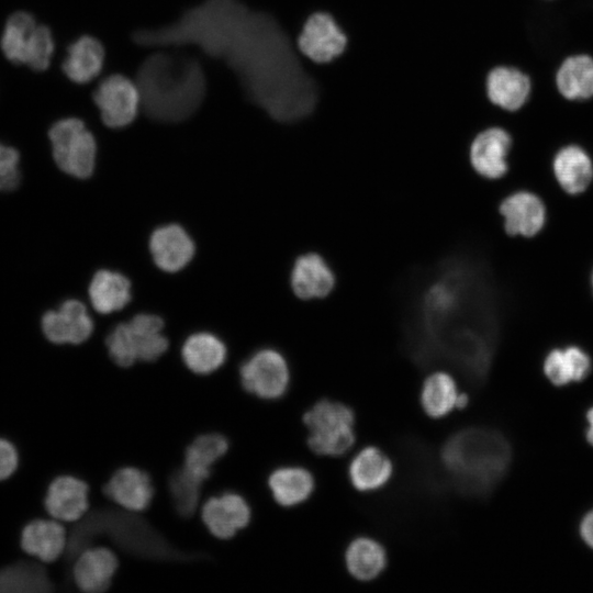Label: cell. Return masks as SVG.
<instances>
[{
	"instance_id": "25",
	"label": "cell",
	"mask_w": 593,
	"mask_h": 593,
	"mask_svg": "<svg viewBox=\"0 0 593 593\" xmlns=\"http://www.w3.org/2000/svg\"><path fill=\"white\" fill-rule=\"evenodd\" d=\"M392 472V461L374 446L362 448L348 466L349 481L360 492L381 489L389 482Z\"/></svg>"
},
{
	"instance_id": "18",
	"label": "cell",
	"mask_w": 593,
	"mask_h": 593,
	"mask_svg": "<svg viewBox=\"0 0 593 593\" xmlns=\"http://www.w3.org/2000/svg\"><path fill=\"white\" fill-rule=\"evenodd\" d=\"M202 519L209 532L217 538H232L250 521V508L243 496L224 493L210 497L202 507Z\"/></svg>"
},
{
	"instance_id": "17",
	"label": "cell",
	"mask_w": 593,
	"mask_h": 593,
	"mask_svg": "<svg viewBox=\"0 0 593 593\" xmlns=\"http://www.w3.org/2000/svg\"><path fill=\"white\" fill-rule=\"evenodd\" d=\"M542 372L557 387L580 382L593 369L591 354L579 344H566L550 348L542 358Z\"/></svg>"
},
{
	"instance_id": "1",
	"label": "cell",
	"mask_w": 593,
	"mask_h": 593,
	"mask_svg": "<svg viewBox=\"0 0 593 593\" xmlns=\"http://www.w3.org/2000/svg\"><path fill=\"white\" fill-rule=\"evenodd\" d=\"M490 250L459 247L403 284L404 353L418 368L446 367L473 388L485 382L512 312Z\"/></svg>"
},
{
	"instance_id": "39",
	"label": "cell",
	"mask_w": 593,
	"mask_h": 593,
	"mask_svg": "<svg viewBox=\"0 0 593 593\" xmlns=\"http://www.w3.org/2000/svg\"><path fill=\"white\" fill-rule=\"evenodd\" d=\"M580 535L584 542L593 549V508L583 516L580 523Z\"/></svg>"
},
{
	"instance_id": "10",
	"label": "cell",
	"mask_w": 593,
	"mask_h": 593,
	"mask_svg": "<svg viewBox=\"0 0 593 593\" xmlns=\"http://www.w3.org/2000/svg\"><path fill=\"white\" fill-rule=\"evenodd\" d=\"M347 43V35L337 21L323 11L312 13L296 37L299 52L315 64L333 61L345 52Z\"/></svg>"
},
{
	"instance_id": "35",
	"label": "cell",
	"mask_w": 593,
	"mask_h": 593,
	"mask_svg": "<svg viewBox=\"0 0 593 593\" xmlns=\"http://www.w3.org/2000/svg\"><path fill=\"white\" fill-rule=\"evenodd\" d=\"M203 482L183 467L172 473L169 489L174 505L180 515L189 517L195 512Z\"/></svg>"
},
{
	"instance_id": "21",
	"label": "cell",
	"mask_w": 593,
	"mask_h": 593,
	"mask_svg": "<svg viewBox=\"0 0 593 593\" xmlns=\"http://www.w3.org/2000/svg\"><path fill=\"white\" fill-rule=\"evenodd\" d=\"M55 590V582L46 563L21 557L0 568V593H46Z\"/></svg>"
},
{
	"instance_id": "6",
	"label": "cell",
	"mask_w": 593,
	"mask_h": 593,
	"mask_svg": "<svg viewBox=\"0 0 593 593\" xmlns=\"http://www.w3.org/2000/svg\"><path fill=\"white\" fill-rule=\"evenodd\" d=\"M355 413L353 409L337 401H317L303 415L309 429L307 446L318 455L340 457L349 451L355 441Z\"/></svg>"
},
{
	"instance_id": "19",
	"label": "cell",
	"mask_w": 593,
	"mask_h": 593,
	"mask_svg": "<svg viewBox=\"0 0 593 593\" xmlns=\"http://www.w3.org/2000/svg\"><path fill=\"white\" fill-rule=\"evenodd\" d=\"M118 566V558L111 550L101 547L86 548L74 560V583L82 592H103L110 586Z\"/></svg>"
},
{
	"instance_id": "41",
	"label": "cell",
	"mask_w": 593,
	"mask_h": 593,
	"mask_svg": "<svg viewBox=\"0 0 593 593\" xmlns=\"http://www.w3.org/2000/svg\"><path fill=\"white\" fill-rule=\"evenodd\" d=\"M468 403H469L468 395L466 393L459 394L458 400H457V409H463L468 405Z\"/></svg>"
},
{
	"instance_id": "32",
	"label": "cell",
	"mask_w": 593,
	"mask_h": 593,
	"mask_svg": "<svg viewBox=\"0 0 593 593\" xmlns=\"http://www.w3.org/2000/svg\"><path fill=\"white\" fill-rule=\"evenodd\" d=\"M556 81L559 92L567 99L593 97V58L586 55L567 58L557 72Z\"/></svg>"
},
{
	"instance_id": "40",
	"label": "cell",
	"mask_w": 593,
	"mask_h": 593,
	"mask_svg": "<svg viewBox=\"0 0 593 593\" xmlns=\"http://www.w3.org/2000/svg\"><path fill=\"white\" fill-rule=\"evenodd\" d=\"M588 428H586V439L593 446V406L586 413Z\"/></svg>"
},
{
	"instance_id": "12",
	"label": "cell",
	"mask_w": 593,
	"mask_h": 593,
	"mask_svg": "<svg viewBox=\"0 0 593 593\" xmlns=\"http://www.w3.org/2000/svg\"><path fill=\"white\" fill-rule=\"evenodd\" d=\"M497 211L505 233L512 237H535L547 223L545 201L528 189H517L504 195L499 202Z\"/></svg>"
},
{
	"instance_id": "7",
	"label": "cell",
	"mask_w": 593,
	"mask_h": 593,
	"mask_svg": "<svg viewBox=\"0 0 593 593\" xmlns=\"http://www.w3.org/2000/svg\"><path fill=\"white\" fill-rule=\"evenodd\" d=\"M54 161L60 170L76 177L88 178L93 172L97 144L90 131L78 118H64L48 130Z\"/></svg>"
},
{
	"instance_id": "26",
	"label": "cell",
	"mask_w": 593,
	"mask_h": 593,
	"mask_svg": "<svg viewBox=\"0 0 593 593\" xmlns=\"http://www.w3.org/2000/svg\"><path fill=\"white\" fill-rule=\"evenodd\" d=\"M104 48L94 37L83 35L67 46L61 63L64 75L75 83H88L102 70Z\"/></svg>"
},
{
	"instance_id": "34",
	"label": "cell",
	"mask_w": 593,
	"mask_h": 593,
	"mask_svg": "<svg viewBox=\"0 0 593 593\" xmlns=\"http://www.w3.org/2000/svg\"><path fill=\"white\" fill-rule=\"evenodd\" d=\"M228 443L220 434L201 435L187 448L183 466L202 480H206L212 466L227 451Z\"/></svg>"
},
{
	"instance_id": "22",
	"label": "cell",
	"mask_w": 593,
	"mask_h": 593,
	"mask_svg": "<svg viewBox=\"0 0 593 593\" xmlns=\"http://www.w3.org/2000/svg\"><path fill=\"white\" fill-rule=\"evenodd\" d=\"M149 249L158 268L176 272L193 257L194 244L181 226L170 224L153 232Z\"/></svg>"
},
{
	"instance_id": "36",
	"label": "cell",
	"mask_w": 593,
	"mask_h": 593,
	"mask_svg": "<svg viewBox=\"0 0 593 593\" xmlns=\"http://www.w3.org/2000/svg\"><path fill=\"white\" fill-rule=\"evenodd\" d=\"M105 343L111 359L118 366L130 367L137 360L126 323L119 324L107 337Z\"/></svg>"
},
{
	"instance_id": "8",
	"label": "cell",
	"mask_w": 593,
	"mask_h": 593,
	"mask_svg": "<svg viewBox=\"0 0 593 593\" xmlns=\"http://www.w3.org/2000/svg\"><path fill=\"white\" fill-rule=\"evenodd\" d=\"M244 389L264 400L282 398L289 387L290 373L286 359L275 349L254 354L240 367Z\"/></svg>"
},
{
	"instance_id": "2",
	"label": "cell",
	"mask_w": 593,
	"mask_h": 593,
	"mask_svg": "<svg viewBox=\"0 0 593 593\" xmlns=\"http://www.w3.org/2000/svg\"><path fill=\"white\" fill-rule=\"evenodd\" d=\"M145 47L195 45L223 60L237 76L248 101L280 124L312 113L317 97L312 61L296 47V37L268 11L239 0H204L175 22L132 34Z\"/></svg>"
},
{
	"instance_id": "37",
	"label": "cell",
	"mask_w": 593,
	"mask_h": 593,
	"mask_svg": "<svg viewBox=\"0 0 593 593\" xmlns=\"http://www.w3.org/2000/svg\"><path fill=\"white\" fill-rule=\"evenodd\" d=\"M20 153L12 146L0 143V191L15 189L21 180Z\"/></svg>"
},
{
	"instance_id": "23",
	"label": "cell",
	"mask_w": 593,
	"mask_h": 593,
	"mask_svg": "<svg viewBox=\"0 0 593 593\" xmlns=\"http://www.w3.org/2000/svg\"><path fill=\"white\" fill-rule=\"evenodd\" d=\"M104 494L125 510L144 511L152 502L154 488L148 474L136 468L118 470L103 486Z\"/></svg>"
},
{
	"instance_id": "27",
	"label": "cell",
	"mask_w": 593,
	"mask_h": 593,
	"mask_svg": "<svg viewBox=\"0 0 593 593\" xmlns=\"http://www.w3.org/2000/svg\"><path fill=\"white\" fill-rule=\"evenodd\" d=\"M275 501L284 507H292L306 501L314 491L313 474L302 467L276 469L268 479Z\"/></svg>"
},
{
	"instance_id": "3",
	"label": "cell",
	"mask_w": 593,
	"mask_h": 593,
	"mask_svg": "<svg viewBox=\"0 0 593 593\" xmlns=\"http://www.w3.org/2000/svg\"><path fill=\"white\" fill-rule=\"evenodd\" d=\"M135 83L141 96V109L158 122L189 119L206 92V79L200 63L190 56L168 52L149 55L139 65Z\"/></svg>"
},
{
	"instance_id": "31",
	"label": "cell",
	"mask_w": 593,
	"mask_h": 593,
	"mask_svg": "<svg viewBox=\"0 0 593 593\" xmlns=\"http://www.w3.org/2000/svg\"><path fill=\"white\" fill-rule=\"evenodd\" d=\"M186 366L199 374H208L221 367L226 357L223 342L210 333H197L187 338L182 346Z\"/></svg>"
},
{
	"instance_id": "11",
	"label": "cell",
	"mask_w": 593,
	"mask_h": 593,
	"mask_svg": "<svg viewBox=\"0 0 593 593\" xmlns=\"http://www.w3.org/2000/svg\"><path fill=\"white\" fill-rule=\"evenodd\" d=\"M103 123L112 128L128 125L141 108V96L135 82L123 75L105 77L92 93Z\"/></svg>"
},
{
	"instance_id": "5",
	"label": "cell",
	"mask_w": 593,
	"mask_h": 593,
	"mask_svg": "<svg viewBox=\"0 0 593 593\" xmlns=\"http://www.w3.org/2000/svg\"><path fill=\"white\" fill-rule=\"evenodd\" d=\"M0 52L15 66L35 72L49 68L55 52V40L48 25L37 22L26 10H16L5 20L0 33Z\"/></svg>"
},
{
	"instance_id": "16",
	"label": "cell",
	"mask_w": 593,
	"mask_h": 593,
	"mask_svg": "<svg viewBox=\"0 0 593 593\" xmlns=\"http://www.w3.org/2000/svg\"><path fill=\"white\" fill-rule=\"evenodd\" d=\"M551 169L559 187L570 195L583 193L593 181V157L580 144L560 146L552 156Z\"/></svg>"
},
{
	"instance_id": "15",
	"label": "cell",
	"mask_w": 593,
	"mask_h": 593,
	"mask_svg": "<svg viewBox=\"0 0 593 593\" xmlns=\"http://www.w3.org/2000/svg\"><path fill=\"white\" fill-rule=\"evenodd\" d=\"M42 331L53 344H81L92 334L93 323L80 301L67 300L59 310L43 315Z\"/></svg>"
},
{
	"instance_id": "13",
	"label": "cell",
	"mask_w": 593,
	"mask_h": 593,
	"mask_svg": "<svg viewBox=\"0 0 593 593\" xmlns=\"http://www.w3.org/2000/svg\"><path fill=\"white\" fill-rule=\"evenodd\" d=\"M44 508L48 517L64 523L81 519L89 508L88 484L66 473L53 478L46 489Z\"/></svg>"
},
{
	"instance_id": "28",
	"label": "cell",
	"mask_w": 593,
	"mask_h": 593,
	"mask_svg": "<svg viewBox=\"0 0 593 593\" xmlns=\"http://www.w3.org/2000/svg\"><path fill=\"white\" fill-rule=\"evenodd\" d=\"M89 298L94 310L101 314L119 311L131 300V283L119 272L99 270L90 282Z\"/></svg>"
},
{
	"instance_id": "14",
	"label": "cell",
	"mask_w": 593,
	"mask_h": 593,
	"mask_svg": "<svg viewBox=\"0 0 593 593\" xmlns=\"http://www.w3.org/2000/svg\"><path fill=\"white\" fill-rule=\"evenodd\" d=\"M67 539L68 532L60 521L36 517L23 526L20 546L25 555L49 564L64 556Z\"/></svg>"
},
{
	"instance_id": "33",
	"label": "cell",
	"mask_w": 593,
	"mask_h": 593,
	"mask_svg": "<svg viewBox=\"0 0 593 593\" xmlns=\"http://www.w3.org/2000/svg\"><path fill=\"white\" fill-rule=\"evenodd\" d=\"M458 396L454 378L444 371L434 372L423 383L421 405L427 416L441 418L457 409Z\"/></svg>"
},
{
	"instance_id": "42",
	"label": "cell",
	"mask_w": 593,
	"mask_h": 593,
	"mask_svg": "<svg viewBox=\"0 0 593 593\" xmlns=\"http://www.w3.org/2000/svg\"><path fill=\"white\" fill-rule=\"evenodd\" d=\"M590 283H591V289H592V293H593V269H592L591 276H590Z\"/></svg>"
},
{
	"instance_id": "38",
	"label": "cell",
	"mask_w": 593,
	"mask_h": 593,
	"mask_svg": "<svg viewBox=\"0 0 593 593\" xmlns=\"http://www.w3.org/2000/svg\"><path fill=\"white\" fill-rule=\"evenodd\" d=\"M19 451L8 438L0 437V481L9 479L19 467Z\"/></svg>"
},
{
	"instance_id": "20",
	"label": "cell",
	"mask_w": 593,
	"mask_h": 593,
	"mask_svg": "<svg viewBox=\"0 0 593 593\" xmlns=\"http://www.w3.org/2000/svg\"><path fill=\"white\" fill-rule=\"evenodd\" d=\"M530 80L521 70L496 66L485 77V94L489 102L504 111H517L530 93Z\"/></svg>"
},
{
	"instance_id": "24",
	"label": "cell",
	"mask_w": 593,
	"mask_h": 593,
	"mask_svg": "<svg viewBox=\"0 0 593 593\" xmlns=\"http://www.w3.org/2000/svg\"><path fill=\"white\" fill-rule=\"evenodd\" d=\"M335 284V276L326 261L317 254L300 256L293 266L291 286L301 299L326 296Z\"/></svg>"
},
{
	"instance_id": "4",
	"label": "cell",
	"mask_w": 593,
	"mask_h": 593,
	"mask_svg": "<svg viewBox=\"0 0 593 593\" xmlns=\"http://www.w3.org/2000/svg\"><path fill=\"white\" fill-rule=\"evenodd\" d=\"M511 447L497 430L468 427L454 433L439 451L443 483L468 497L489 495L511 463Z\"/></svg>"
},
{
	"instance_id": "9",
	"label": "cell",
	"mask_w": 593,
	"mask_h": 593,
	"mask_svg": "<svg viewBox=\"0 0 593 593\" xmlns=\"http://www.w3.org/2000/svg\"><path fill=\"white\" fill-rule=\"evenodd\" d=\"M514 139L502 126H486L472 138L468 158L474 172L484 180L504 178L510 170Z\"/></svg>"
},
{
	"instance_id": "30",
	"label": "cell",
	"mask_w": 593,
	"mask_h": 593,
	"mask_svg": "<svg viewBox=\"0 0 593 593\" xmlns=\"http://www.w3.org/2000/svg\"><path fill=\"white\" fill-rule=\"evenodd\" d=\"M127 324L137 360L154 361L168 348L164 321L153 314H137Z\"/></svg>"
},
{
	"instance_id": "29",
	"label": "cell",
	"mask_w": 593,
	"mask_h": 593,
	"mask_svg": "<svg viewBox=\"0 0 593 593\" xmlns=\"http://www.w3.org/2000/svg\"><path fill=\"white\" fill-rule=\"evenodd\" d=\"M345 561L350 575L359 581H371L385 569L387 552L379 541L358 537L348 545Z\"/></svg>"
}]
</instances>
